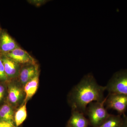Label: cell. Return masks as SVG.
<instances>
[{
    "label": "cell",
    "instance_id": "cell-1",
    "mask_svg": "<svg viewBox=\"0 0 127 127\" xmlns=\"http://www.w3.org/2000/svg\"><path fill=\"white\" fill-rule=\"evenodd\" d=\"M105 86L98 84L93 75H85L72 89L70 94V102L73 111H76L85 115L87 107L93 102H102L105 100Z\"/></svg>",
    "mask_w": 127,
    "mask_h": 127
},
{
    "label": "cell",
    "instance_id": "cell-2",
    "mask_svg": "<svg viewBox=\"0 0 127 127\" xmlns=\"http://www.w3.org/2000/svg\"><path fill=\"white\" fill-rule=\"evenodd\" d=\"M105 100L102 102H93L87 107L86 114L88 117L89 125L98 127L102 125L110 116L106 108H104Z\"/></svg>",
    "mask_w": 127,
    "mask_h": 127
},
{
    "label": "cell",
    "instance_id": "cell-3",
    "mask_svg": "<svg viewBox=\"0 0 127 127\" xmlns=\"http://www.w3.org/2000/svg\"><path fill=\"white\" fill-rule=\"evenodd\" d=\"M109 93H118L127 96V69L114 74L105 86Z\"/></svg>",
    "mask_w": 127,
    "mask_h": 127
},
{
    "label": "cell",
    "instance_id": "cell-4",
    "mask_svg": "<svg viewBox=\"0 0 127 127\" xmlns=\"http://www.w3.org/2000/svg\"><path fill=\"white\" fill-rule=\"evenodd\" d=\"M104 105L106 109H112L119 115H125L127 109V96L118 93H109L106 97Z\"/></svg>",
    "mask_w": 127,
    "mask_h": 127
},
{
    "label": "cell",
    "instance_id": "cell-5",
    "mask_svg": "<svg viewBox=\"0 0 127 127\" xmlns=\"http://www.w3.org/2000/svg\"><path fill=\"white\" fill-rule=\"evenodd\" d=\"M38 75L39 66L37 63L25 64L21 65L17 78L20 84L24 86Z\"/></svg>",
    "mask_w": 127,
    "mask_h": 127
},
{
    "label": "cell",
    "instance_id": "cell-6",
    "mask_svg": "<svg viewBox=\"0 0 127 127\" xmlns=\"http://www.w3.org/2000/svg\"><path fill=\"white\" fill-rule=\"evenodd\" d=\"M4 55L21 65L36 63V61L26 51L19 47Z\"/></svg>",
    "mask_w": 127,
    "mask_h": 127
},
{
    "label": "cell",
    "instance_id": "cell-7",
    "mask_svg": "<svg viewBox=\"0 0 127 127\" xmlns=\"http://www.w3.org/2000/svg\"><path fill=\"white\" fill-rule=\"evenodd\" d=\"M1 56L5 72L8 79L18 78L21 65L4 55Z\"/></svg>",
    "mask_w": 127,
    "mask_h": 127
},
{
    "label": "cell",
    "instance_id": "cell-8",
    "mask_svg": "<svg viewBox=\"0 0 127 127\" xmlns=\"http://www.w3.org/2000/svg\"><path fill=\"white\" fill-rule=\"evenodd\" d=\"M19 47L15 41L7 32L2 31L0 35V55H5Z\"/></svg>",
    "mask_w": 127,
    "mask_h": 127
},
{
    "label": "cell",
    "instance_id": "cell-9",
    "mask_svg": "<svg viewBox=\"0 0 127 127\" xmlns=\"http://www.w3.org/2000/svg\"><path fill=\"white\" fill-rule=\"evenodd\" d=\"M20 84L18 85L13 83L9 86L8 90L9 101L15 106L20 103L24 97L23 91L20 86Z\"/></svg>",
    "mask_w": 127,
    "mask_h": 127
},
{
    "label": "cell",
    "instance_id": "cell-10",
    "mask_svg": "<svg viewBox=\"0 0 127 127\" xmlns=\"http://www.w3.org/2000/svg\"><path fill=\"white\" fill-rule=\"evenodd\" d=\"M84 114L76 111H73L71 116L68 121V127H88V119Z\"/></svg>",
    "mask_w": 127,
    "mask_h": 127
},
{
    "label": "cell",
    "instance_id": "cell-11",
    "mask_svg": "<svg viewBox=\"0 0 127 127\" xmlns=\"http://www.w3.org/2000/svg\"><path fill=\"white\" fill-rule=\"evenodd\" d=\"M39 84V75L35 77L24 86L25 97L23 103H27L36 93Z\"/></svg>",
    "mask_w": 127,
    "mask_h": 127
},
{
    "label": "cell",
    "instance_id": "cell-12",
    "mask_svg": "<svg viewBox=\"0 0 127 127\" xmlns=\"http://www.w3.org/2000/svg\"><path fill=\"white\" fill-rule=\"evenodd\" d=\"M123 117L120 115L110 114L101 125L98 127H122Z\"/></svg>",
    "mask_w": 127,
    "mask_h": 127
},
{
    "label": "cell",
    "instance_id": "cell-13",
    "mask_svg": "<svg viewBox=\"0 0 127 127\" xmlns=\"http://www.w3.org/2000/svg\"><path fill=\"white\" fill-rule=\"evenodd\" d=\"M27 103H23V104L17 111L14 116L16 127H18L21 125L27 117Z\"/></svg>",
    "mask_w": 127,
    "mask_h": 127
},
{
    "label": "cell",
    "instance_id": "cell-14",
    "mask_svg": "<svg viewBox=\"0 0 127 127\" xmlns=\"http://www.w3.org/2000/svg\"><path fill=\"white\" fill-rule=\"evenodd\" d=\"M14 118V111L12 107L4 104L0 108V120L12 121Z\"/></svg>",
    "mask_w": 127,
    "mask_h": 127
},
{
    "label": "cell",
    "instance_id": "cell-15",
    "mask_svg": "<svg viewBox=\"0 0 127 127\" xmlns=\"http://www.w3.org/2000/svg\"><path fill=\"white\" fill-rule=\"evenodd\" d=\"M8 80V78L5 72L4 64L2 62L1 56L0 54V81H5Z\"/></svg>",
    "mask_w": 127,
    "mask_h": 127
},
{
    "label": "cell",
    "instance_id": "cell-16",
    "mask_svg": "<svg viewBox=\"0 0 127 127\" xmlns=\"http://www.w3.org/2000/svg\"><path fill=\"white\" fill-rule=\"evenodd\" d=\"M13 121L0 120V127H15Z\"/></svg>",
    "mask_w": 127,
    "mask_h": 127
},
{
    "label": "cell",
    "instance_id": "cell-17",
    "mask_svg": "<svg viewBox=\"0 0 127 127\" xmlns=\"http://www.w3.org/2000/svg\"><path fill=\"white\" fill-rule=\"evenodd\" d=\"M31 3L35 5L36 6H40L42 4H45L46 2L45 0H31L30 1Z\"/></svg>",
    "mask_w": 127,
    "mask_h": 127
},
{
    "label": "cell",
    "instance_id": "cell-18",
    "mask_svg": "<svg viewBox=\"0 0 127 127\" xmlns=\"http://www.w3.org/2000/svg\"><path fill=\"white\" fill-rule=\"evenodd\" d=\"M5 89L4 86L0 84V101L3 99L4 95Z\"/></svg>",
    "mask_w": 127,
    "mask_h": 127
},
{
    "label": "cell",
    "instance_id": "cell-19",
    "mask_svg": "<svg viewBox=\"0 0 127 127\" xmlns=\"http://www.w3.org/2000/svg\"><path fill=\"white\" fill-rule=\"evenodd\" d=\"M123 125L122 127H127V116L124 115L123 116Z\"/></svg>",
    "mask_w": 127,
    "mask_h": 127
},
{
    "label": "cell",
    "instance_id": "cell-20",
    "mask_svg": "<svg viewBox=\"0 0 127 127\" xmlns=\"http://www.w3.org/2000/svg\"><path fill=\"white\" fill-rule=\"evenodd\" d=\"M1 32H2V31H1V29L0 28V35L1 33Z\"/></svg>",
    "mask_w": 127,
    "mask_h": 127
}]
</instances>
